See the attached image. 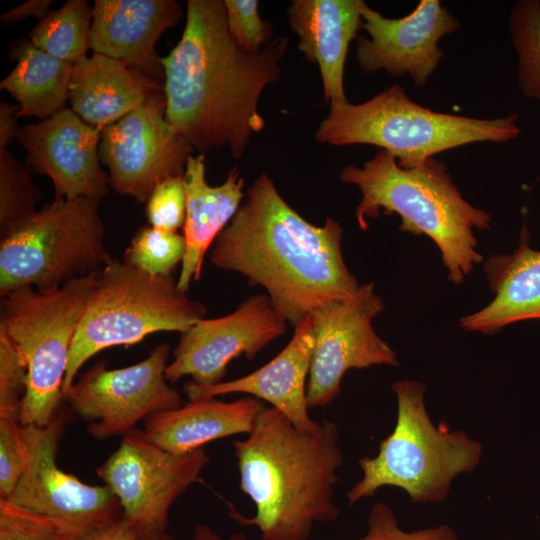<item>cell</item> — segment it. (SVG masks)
<instances>
[{
	"instance_id": "obj_1",
	"label": "cell",
	"mask_w": 540,
	"mask_h": 540,
	"mask_svg": "<svg viewBox=\"0 0 540 540\" xmlns=\"http://www.w3.org/2000/svg\"><path fill=\"white\" fill-rule=\"evenodd\" d=\"M288 42L275 36L248 53L229 35L223 0H188L182 36L161 58L167 122L199 154L226 147L241 158L265 127L258 104L281 78Z\"/></svg>"
},
{
	"instance_id": "obj_2",
	"label": "cell",
	"mask_w": 540,
	"mask_h": 540,
	"mask_svg": "<svg viewBox=\"0 0 540 540\" xmlns=\"http://www.w3.org/2000/svg\"><path fill=\"white\" fill-rule=\"evenodd\" d=\"M210 261L263 287L294 328L315 311L351 299L360 286L343 257L340 223L307 222L265 173L215 240Z\"/></svg>"
},
{
	"instance_id": "obj_3",
	"label": "cell",
	"mask_w": 540,
	"mask_h": 540,
	"mask_svg": "<svg viewBox=\"0 0 540 540\" xmlns=\"http://www.w3.org/2000/svg\"><path fill=\"white\" fill-rule=\"evenodd\" d=\"M335 422L300 432L282 413L266 407L243 440L232 441L240 489L255 506L252 517L233 507L230 517L254 526L261 540H308L317 523L333 522V496L343 465Z\"/></svg>"
},
{
	"instance_id": "obj_4",
	"label": "cell",
	"mask_w": 540,
	"mask_h": 540,
	"mask_svg": "<svg viewBox=\"0 0 540 540\" xmlns=\"http://www.w3.org/2000/svg\"><path fill=\"white\" fill-rule=\"evenodd\" d=\"M339 178L361 192L355 208L361 230H367L368 219L381 212L397 214L400 231L425 235L436 244L452 283H462L483 260L474 229H490L491 215L464 199L447 165L435 157L402 167L393 155L379 149L361 167L344 166Z\"/></svg>"
},
{
	"instance_id": "obj_5",
	"label": "cell",
	"mask_w": 540,
	"mask_h": 540,
	"mask_svg": "<svg viewBox=\"0 0 540 540\" xmlns=\"http://www.w3.org/2000/svg\"><path fill=\"white\" fill-rule=\"evenodd\" d=\"M392 389L397 401L394 429L375 456L358 461L362 477L346 493L348 504L372 497L383 487L404 490L416 504L443 503L453 480L478 467L483 446L464 431L434 425L422 382L397 380Z\"/></svg>"
},
{
	"instance_id": "obj_6",
	"label": "cell",
	"mask_w": 540,
	"mask_h": 540,
	"mask_svg": "<svg viewBox=\"0 0 540 540\" xmlns=\"http://www.w3.org/2000/svg\"><path fill=\"white\" fill-rule=\"evenodd\" d=\"M518 118L517 113L487 119L437 112L393 85L359 104H331L315 139L333 146H377L400 166L411 167L467 144L512 141L521 133Z\"/></svg>"
},
{
	"instance_id": "obj_7",
	"label": "cell",
	"mask_w": 540,
	"mask_h": 540,
	"mask_svg": "<svg viewBox=\"0 0 540 540\" xmlns=\"http://www.w3.org/2000/svg\"><path fill=\"white\" fill-rule=\"evenodd\" d=\"M206 307L188 297L171 276H153L112 258L96 282L79 320L62 388L63 398L81 367L96 353L132 345L147 335L183 333L205 318Z\"/></svg>"
},
{
	"instance_id": "obj_8",
	"label": "cell",
	"mask_w": 540,
	"mask_h": 540,
	"mask_svg": "<svg viewBox=\"0 0 540 540\" xmlns=\"http://www.w3.org/2000/svg\"><path fill=\"white\" fill-rule=\"evenodd\" d=\"M96 273L51 291L22 287L1 297L0 329L27 367L21 425H48L63 400L62 388L75 332Z\"/></svg>"
},
{
	"instance_id": "obj_9",
	"label": "cell",
	"mask_w": 540,
	"mask_h": 540,
	"mask_svg": "<svg viewBox=\"0 0 540 540\" xmlns=\"http://www.w3.org/2000/svg\"><path fill=\"white\" fill-rule=\"evenodd\" d=\"M99 199H54L0 242V295L22 287L58 289L97 273L111 256L104 244Z\"/></svg>"
},
{
	"instance_id": "obj_10",
	"label": "cell",
	"mask_w": 540,
	"mask_h": 540,
	"mask_svg": "<svg viewBox=\"0 0 540 540\" xmlns=\"http://www.w3.org/2000/svg\"><path fill=\"white\" fill-rule=\"evenodd\" d=\"M68 415L58 411L44 427L22 425L28 446L25 469L9 502L56 521L71 540H79L122 516L120 503L106 485H90L56 462Z\"/></svg>"
},
{
	"instance_id": "obj_11",
	"label": "cell",
	"mask_w": 540,
	"mask_h": 540,
	"mask_svg": "<svg viewBox=\"0 0 540 540\" xmlns=\"http://www.w3.org/2000/svg\"><path fill=\"white\" fill-rule=\"evenodd\" d=\"M209 460L205 448L173 453L143 429H133L96 472L118 499L122 517L141 533L154 534L166 532L170 508Z\"/></svg>"
},
{
	"instance_id": "obj_12",
	"label": "cell",
	"mask_w": 540,
	"mask_h": 540,
	"mask_svg": "<svg viewBox=\"0 0 540 540\" xmlns=\"http://www.w3.org/2000/svg\"><path fill=\"white\" fill-rule=\"evenodd\" d=\"M170 347L161 343L142 361L107 369L97 362L75 380L63 400L88 422L87 432L97 440L126 435L140 420L182 405L165 373Z\"/></svg>"
},
{
	"instance_id": "obj_13",
	"label": "cell",
	"mask_w": 540,
	"mask_h": 540,
	"mask_svg": "<svg viewBox=\"0 0 540 540\" xmlns=\"http://www.w3.org/2000/svg\"><path fill=\"white\" fill-rule=\"evenodd\" d=\"M383 309L382 297L376 294L374 283L369 282L360 285L351 299L311 314L315 346L307 381L309 409L330 405L340 394L343 377L351 369L399 365L392 347L372 325Z\"/></svg>"
},
{
	"instance_id": "obj_14",
	"label": "cell",
	"mask_w": 540,
	"mask_h": 540,
	"mask_svg": "<svg viewBox=\"0 0 540 540\" xmlns=\"http://www.w3.org/2000/svg\"><path fill=\"white\" fill-rule=\"evenodd\" d=\"M164 91L101 130L99 156L108 168L109 186L147 202L165 179L184 175L193 147L165 117Z\"/></svg>"
},
{
	"instance_id": "obj_15",
	"label": "cell",
	"mask_w": 540,
	"mask_h": 540,
	"mask_svg": "<svg viewBox=\"0 0 540 540\" xmlns=\"http://www.w3.org/2000/svg\"><path fill=\"white\" fill-rule=\"evenodd\" d=\"M287 324L266 294L250 296L232 313L203 318L180 333L166 379L176 383L190 376L202 386L222 382L233 359H253L286 332Z\"/></svg>"
},
{
	"instance_id": "obj_16",
	"label": "cell",
	"mask_w": 540,
	"mask_h": 540,
	"mask_svg": "<svg viewBox=\"0 0 540 540\" xmlns=\"http://www.w3.org/2000/svg\"><path fill=\"white\" fill-rule=\"evenodd\" d=\"M362 28L369 35L356 38V63L363 73L383 70L423 87L444 56L440 40L459 31L461 23L439 0H421L401 18L385 17L365 3Z\"/></svg>"
},
{
	"instance_id": "obj_17",
	"label": "cell",
	"mask_w": 540,
	"mask_h": 540,
	"mask_svg": "<svg viewBox=\"0 0 540 540\" xmlns=\"http://www.w3.org/2000/svg\"><path fill=\"white\" fill-rule=\"evenodd\" d=\"M101 129L65 108L20 129L17 141L35 173L47 176L54 199L79 197L101 200L109 192L108 173L101 167Z\"/></svg>"
},
{
	"instance_id": "obj_18",
	"label": "cell",
	"mask_w": 540,
	"mask_h": 540,
	"mask_svg": "<svg viewBox=\"0 0 540 540\" xmlns=\"http://www.w3.org/2000/svg\"><path fill=\"white\" fill-rule=\"evenodd\" d=\"M315 346L314 319L307 316L295 327L289 343L271 361L240 378L202 386L184 385L189 401L244 393L270 403L300 432H314L320 423L309 415L307 381Z\"/></svg>"
},
{
	"instance_id": "obj_19",
	"label": "cell",
	"mask_w": 540,
	"mask_h": 540,
	"mask_svg": "<svg viewBox=\"0 0 540 540\" xmlns=\"http://www.w3.org/2000/svg\"><path fill=\"white\" fill-rule=\"evenodd\" d=\"M89 47L93 53L122 61L163 83L156 44L175 26L183 8L175 0H95Z\"/></svg>"
},
{
	"instance_id": "obj_20",
	"label": "cell",
	"mask_w": 540,
	"mask_h": 540,
	"mask_svg": "<svg viewBox=\"0 0 540 540\" xmlns=\"http://www.w3.org/2000/svg\"><path fill=\"white\" fill-rule=\"evenodd\" d=\"M364 5L362 0H293L287 8L297 47L318 65L324 99L330 105L348 101L344 67L349 44L362 28Z\"/></svg>"
},
{
	"instance_id": "obj_21",
	"label": "cell",
	"mask_w": 540,
	"mask_h": 540,
	"mask_svg": "<svg viewBox=\"0 0 540 540\" xmlns=\"http://www.w3.org/2000/svg\"><path fill=\"white\" fill-rule=\"evenodd\" d=\"M161 91L163 83L140 70L93 53L73 65L69 102L82 120L102 130Z\"/></svg>"
},
{
	"instance_id": "obj_22",
	"label": "cell",
	"mask_w": 540,
	"mask_h": 540,
	"mask_svg": "<svg viewBox=\"0 0 540 540\" xmlns=\"http://www.w3.org/2000/svg\"><path fill=\"white\" fill-rule=\"evenodd\" d=\"M205 172V155H190L183 175L187 197L183 225L186 253L177 280L184 292H188L192 280L201 277L205 254L236 214L244 195V179L237 167L218 186L207 183Z\"/></svg>"
},
{
	"instance_id": "obj_23",
	"label": "cell",
	"mask_w": 540,
	"mask_h": 540,
	"mask_svg": "<svg viewBox=\"0 0 540 540\" xmlns=\"http://www.w3.org/2000/svg\"><path fill=\"white\" fill-rule=\"evenodd\" d=\"M265 408L264 401L252 396L230 402L216 398L189 401L145 419L143 432L162 448L185 454L215 440L248 435Z\"/></svg>"
},
{
	"instance_id": "obj_24",
	"label": "cell",
	"mask_w": 540,
	"mask_h": 540,
	"mask_svg": "<svg viewBox=\"0 0 540 540\" xmlns=\"http://www.w3.org/2000/svg\"><path fill=\"white\" fill-rule=\"evenodd\" d=\"M484 271L494 298L460 319L464 330L488 335L518 321L540 319V251L529 246L525 227L519 247L508 255L490 256Z\"/></svg>"
},
{
	"instance_id": "obj_25",
	"label": "cell",
	"mask_w": 540,
	"mask_h": 540,
	"mask_svg": "<svg viewBox=\"0 0 540 540\" xmlns=\"http://www.w3.org/2000/svg\"><path fill=\"white\" fill-rule=\"evenodd\" d=\"M13 70L0 82L18 103V118L45 120L66 108L73 65L37 48L29 39L15 42Z\"/></svg>"
},
{
	"instance_id": "obj_26",
	"label": "cell",
	"mask_w": 540,
	"mask_h": 540,
	"mask_svg": "<svg viewBox=\"0 0 540 540\" xmlns=\"http://www.w3.org/2000/svg\"><path fill=\"white\" fill-rule=\"evenodd\" d=\"M92 11L87 0H68L39 20L29 40L42 51L74 65L90 49Z\"/></svg>"
},
{
	"instance_id": "obj_27",
	"label": "cell",
	"mask_w": 540,
	"mask_h": 540,
	"mask_svg": "<svg viewBox=\"0 0 540 540\" xmlns=\"http://www.w3.org/2000/svg\"><path fill=\"white\" fill-rule=\"evenodd\" d=\"M508 29L521 93L540 103V1H516L509 13Z\"/></svg>"
},
{
	"instance_id": "obj_28",
	"label": "cell",
	"mask_w": 540,
	"mask_h": 540,
	"mask_svg": "<svg viewBox=\"0 0 540 540\" xmlns=\"http://www.w3.org/2000/svg\"><path fill=\"white\" fill-rule=\"evenodd\" d=\"M41 193L31 172L8 148L0 149V236L34 215Z\"/></svg>"
},
{
	"instance_id": "obj_29",
	"label": "cell",
	"mask_w": 540,
	"mask_h": 540,
	"mask_svg": "<svg viewBox=\"0 0 540 540\" xmlns=\"http://www.w3.org/2000/svg\"><path fill=\"white\" fill-rule=\"evenodd\" d=\"M185 253L183 234L144 226L135 233L123 261L149 275L170 277Z\"/></svg>"
},
{
	"instance_id": "obj_30",
	"label": "cell",
	"mask_w": 540,
	"mask_h": 540,
	"mask_svg": "<svg viewBox=\"0 0 540 540\" xmlns=\"http://www.w3.org/2000/svg\"><path fill=\"white\" fill-rule=\"evenodd\" d=\"M232 41L248 53H258L275 36L270 22L261 19L257 0H223Z\"/></svg>"
},
{
	"instance_id": "obj_31",
	"label": "cell",
	"mask_w": 540,
	"mask_h": 540,
	"mask_svg": "<svg viewBox=\"0 0 540 540\" xmlns=\"http://www.w3.org/2000/svg\"><path fill=\"white\" fill-rule=\"evenodd\" d=\"M0 540H71L53 519L0 499Z\"/></svg>"
},
{
	"instance_id": "obj_32",
	"label": "cell",
	"mask_w": 540,
	"mask_h": 540,
	"mask_svg": "<svg viewBox=\"0 0 540 540\" xmlns=\"http://www.w3.org/2000/svg\"><path fill=\"white\" fill-rule=\"evenodd\" d=\"M26 389L27 367L12 341L0 329V419L19 421Z\"/></svg>"
},
{
	"instance_id": "obj_33",
	"label": "cell",
	"mask_w": 540,
	"mask_h": 540,
	"mask_svg": "<svg viewBox=\"0 0 540 540\" xmlns=\"http://www.w3.org/2000/svg\"><path fill=\"white\" fill-rule=\"evenodd\" d=\"M351 540H459L456 531L447 524L404 530L390 506L377 501L367 517L366 532Z\"/></svg>"
},
{
	"instance_id": "obj_34",
	"label": "cell",
	"mask_w": 540,
	"mask_h": 540,
	"mask_svg": "<svg viewBox=\"0 0 540 540\" xmlns=\"http://www.w3.org/2000/svg\"><path fill=\"white\" fill-rule=\"evenodd\" d=\"M186 201L183 175L160 182L146 202V216L150 226L171 232L183 228Z\"/></svg>"
},
{
	"instance_id": "obj_35",
	"label": "cell",
	"mask_w": 540,
	"mask_h": 540,
	"mask_svg": "<svg viewBox=\"0 0 540 540\" xmlns=\"http://www.w3.org/2000/svg\"><path fill=\"white\" fill-rule=\"evenodd\" d=\"M28 446L17 420L0 419V499H7L27 462Z\"/></svg>"
},
{
	"instance_id": "obj_36",
	"label": "cell",
	"mask_w": 540,
	"mask_h": 540,
	"mask_svg": "<svg viewBox=\"0 0 540 540\" xmlns=\"http://www.w3.org/2000/svg\"><path fill=\"white\" fill-rule=\"evenodd\" d=\"M79 540H147V538L144 533H141L121 516Z\"/></svg>"
},
{
	"instance_id": "obj_37",
	"label": "cell",
	"mask_w": 540,
	"mask_h": 540,
	"mask_svg": "<svg viewBox=\"0 0 540 540\" xmlns=\"http://www.w3.org/2000/svg\"><path fill=\"white\" fill-rule=\"evenodd\" d=\"M52 0H29L1 14L0 20L5 25L15 24L28 17L43 19L49 12Z\"/></svg>"
},
{
	"instance_id": "obj_38",
	"label": "cell",
	"mask_w": 540,
	"mask_h": 540,
	"mask_svg": "<svg viewBox=\"0 0 540 540\" xmlns=\"http://www.w3.org/2000/svg\"><path fill=\"white\" fill-rule=\"evenodd\" d=\"M17 111V105L0 102V149L8 148L14 140H17L21 129L17 122Z\"/></svg>"
},
{
	"instance_id": "obj_39",
	"label": "cell",
	"mask_w": 540,
	"mask_h": 540,
	"mask_svg": "<svg viewBox=\"0 0 540 540\" xmlns=\"http://www.w3.org/2000/svg\"><path fill=\"white\" fill-rule=\"evenodd\" d=\"M148 540H174L171 535L166 532L153 534ZM189 540H248L247 536L242 532H234L227 538L221 536L209 525L204 523L196 524L193 533Z\"/></svg>"
}]
</instances>
